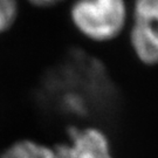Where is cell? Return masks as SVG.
Masks as SVG:
<instances>
[{"label": "cell", "instance_id": "1", "mask_svg": "<svg viewBox=\"0 0 158 158\" xmlns=\"http://www.w3.org/2000/svg\"><path fill=\"white\" fill-rule=\"evenodd\" d=\"M46 83L57 107L73 115H88L110 98V85L103 64L80 49L70 51L52 68Z\"/></svg>", "mask_w": 158, "mask_h": 158}, {"label": "cell", "instance_id": "2", "mask_svg": "<svg viewBox=\"0 0 158 158\" xmlns=\"http://www.w3.org/2000/svg\"><path fill=\"white\" fill-rule=\"evenodd\" d=\"M130 14L128 0H73L68 11L74 28L98 44L117 39L129 26Z\"/></svg>", "mask_w": 158, "mask_h": 158}, {"label": "cell", "instance_id": "3", "mask_svg": "<svg viewBox=\"0 0 158 158\" xmlns=\"http://www.w3.org/2000/svg\"><path fill=\"white\" fill-rule=\"evenodd\" d=\"M129 23L130 46L144 64H158V0H132Z\"/></svg>", "mask_w": 158, "mask_h": 158}, {"label": "cell", "instance_id": "4", "mask_svg": "<svg viewBox=\"0 0 158 158\" xmlns=\"http://www.w3.org/2000/svg\"><path fill=\"white\" fill-rule=\"evenodd\" d=\"M54 150L56 158H114L109 138L94 127L73 128L68 141Z\"/></svg>", "mask_w": 158, "mask_h": 158}, {"label": "cell", "instance_id": "5", "mask_svg": "<svg viewBox=\"0 0 158 158\" xmlns=\"http://www.w3.org/2000/svg\"><path fill=\"white\" fill-rule=\"evenodd\" d=\"M0 158H56L55 150L31 139H23L13 143Z\"/></svg>", "mask_w": 158, "mask_h": 158}, {"label": "cell", "instance_id": "6", "mask_svg": "<svg viewBox=\"0 0 158 158\" xmlns=\"http://www.w3.org/2000/svg\"><path fill=\"white\" fill-rule=\"evenodd\" d=\"M19 0H0V35L7 32L19 17Z\"/></svg>", "mask_w": 158, "mask_h": 158}, {"label": "cell", "instance_id": "7", "mask_svg": "<svg viewBox=\"0 0 158 158\" xmlns=\"http://www.w3.org/2000/svg\"><path fill=\"white\" fill-rule=\"evenodd\" d=\"M29 5L38 7V8H49V7H54L60 4H62L67 0H26Z\"/></svg>", "mask_w": 158, "mask_h": 158}]
</instances>
